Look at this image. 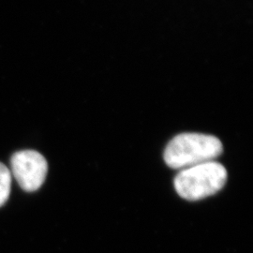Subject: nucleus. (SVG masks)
<instances>
[{
    "instance_id": "obj_1",
    "label": "nucleus",
    "mask_w": 253,
    "mask_h": 253,
    "mask_svg": "<svg viewBox=\"0 0 253 253\" xmlns=\"http://www.w3.org/2000/svg\"><path fill=\"white\" fill-rule=\"evenodd\" d=\"M223 151L217 137L195 132L181 133L167 145L164 161L172 169H186L213 162Z\"/></svg>"
},
{
    "instance_id": "obj_2",
    "label": "nucleus",
    "mask_w": 253,
    "mask_h": 253,
    "mask_svg": "<svg viewBox=\"0 0 253 253\" xmlns=\"http://www.w3.org/2000/svg\"><path fill=\"white\" fill-rule=\"evenodd\" d=\"M226 181V169L213 161L181 170L174 178V188L182 198L197 201L217 193Z\"/></svg>"
},
{
    "instance_id": "obj_3",
    "label": "nucleus",
    "mask_w": 253,
    "mask_h": 253,
    "mask_svg": "<svg viewBox=\"0 0 253 253\" xmlns=\"http://www.w3.org/2000/svg\"><path fill=\"white\" fill-rule=\"evenodd\" d=\"M11 172L26 191L39 190L45 180L48 165L42 154L25 150L14 154L10 161Z\"/></svg>"
},
{
    "instance_id": "obj_4",
    "label": "nucleus",
    "mask_w": 253,
    "mask_h": 253,
    "mask_svg": "<svg viewBox=\"0 0 253 253\" xmlns=\"http://www.w3.org/2000/svg\"><path fill=\"white\" fill-rule=\"evenodd\" d=\"M11 186V172L0 163V207H2L9 198Z\"/></svg>"
}]
</instances>
